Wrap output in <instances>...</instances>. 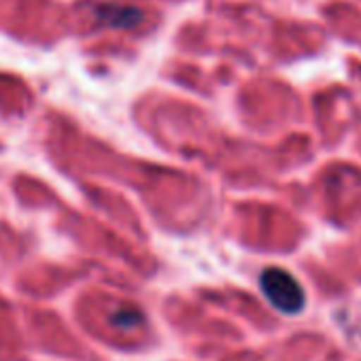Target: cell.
Segmentation results:
<instances>
[{
    "mask_svg": "<svg viewBox=\"0 0 361 361\" xmlns=\"http://www.w3.org/2000/svg\"><path fill=\"white\" fill-rule=\"evenodd\" d=\"M111 321H113L117 327L128 329V327H134V325L140 323V312L134 310V308H121V310H117V312L111 317Z\"/></svg>",
    "mask_w": 361,
    "mask_h": 361,
    "instance_id": "cell-3",
    "label": "cell"
},
{
    "mask_svg": "<svg viewBox=\"0 0 361 361\" xmlns=\"http://www.w3.org/2000/svg\"><path fill=\"white\" fill-rule=\"evenodd\" d=\"M262 291L270 300L272 306H276L281 312L287 314H298L304 304L306 295L302 285L298 283L295 276H291L283 268H268L262 274Z\"/></svg>",
    "mask_w": 361,
    "mask_h": 361,
    "instance_id": "cell-1",
    "label": "cell"
},
{
    "mask_svg": "<svg viewBox=\"0 0 361 361\" xmlns=\"http://www.w3.org/2000/svg\"><path fill=\"white\" fill-rule=\"evenodd\" d=\"M136 18L138 16L130 9H117V7L100 9V20H104L106 24H113V26H130L136 22Z\"/></svg>",
    "mask_w": 361,
    "mask_h": 361,
    "instance_id": "cell-2",
    "label": "cell"
}]
</instances>
